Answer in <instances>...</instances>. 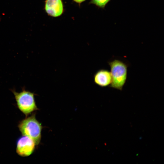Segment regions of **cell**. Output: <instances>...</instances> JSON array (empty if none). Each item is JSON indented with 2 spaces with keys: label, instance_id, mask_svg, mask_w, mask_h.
Returning a JSON list of instances; mask_svg holds the SVG:
<instances>
[{
  "label": "cell",
  "instance_id": "cell-1",
  "mask_svg": "<svg viewBox=\"0 0 164 164\" xmlns=\"http://www.w3.org/2000/svg\"><path fill=\"white\" fill-rule=\"evenodd\" d=\"M35 114L26 117L18 125L19 129L22 135L27 136L34 142L36 145H38L41 139L42 126L37 120Z\"/></svg>",
  "mask_w": 164,
  "mask_h": 164
},
{
  "label": "cell",
  "instance_id": "cell-2",
  "mask_svg": "<svg viewBox=\"0 0 164 164\" xmlns=\"http://www.w3.org/2000/svg\"><path fill=\"white\" fill-rule=\"evenodd\" d=\"M108 63L110 67L112 78L109 87L122 91L127 78V65L118 60H114Z\"/></svg>",
  "mask_w": 164,
  "mask_h": 164
},
{
  "label": "cell",
  "instance_id": "cell-3",
  "mask_svg": "<svg viewBox=\"0 0 164 164\" xmlns=\"http://www.w3.org/2000/svg\"><path fill=\"white\" fill-rule=\"evenodd\" d=\"M17 106L26 117L31 113L38 110L35 100V94L23 88L20 92L12 90Z\"/></svg>",
  "mask_w": 164,
  "mask_h": 164
},
{
  "label": "cell",
  "instance_id": "cell-4",
  "mask_svg": "<svg viewBox=\"0 0 164 164\" xmlns=\"http://www.w3.org/2000/svg\"><path fill=\"white\" fill-rule=\"evenodd\" d=\"M35 145L34 142L31 138L22 135L17 140L16 152L22 157L29 156L34 152Z\"/></svg>",
  "mask_w": 164,
  "mask_h": 164
},
{
  "label": "cell",
  "instance_id": "cell-5",
  "mask_svg": "<svg viewBox=\"0 0 164 164\" xmlns=\"http://www.w3.org/2000/svg\"><path fill=\"white\" fill-rule=\"evenodd\" d=\"M44 9L49 15L54 17L60 16L64 12L62 0H46Z\"/></svg>",
  "mask_w": 164,
  "mask_h": 164
},
{
  "label": "cell",
  "instance_id": "cell-6",
  "mask_svg": "<svg viewBox=\"0 0 164 164\" xmlns=\"http://www.w3.org/2000/svg\"><path fill=\"white\" fill-rule=\"evenodd\" d=\"M94 80L95 84L101 87L109 86L112 80L111 72L107 70L100 69L95 73Z\"/></svg>",
  "mask_w": 164,
  "mask_h": 164
},
{
  "label": "cell",
  "instance_id": "cell-7",
  "mask_svg": "<svg viewBox=\"0 0 164 164\" xmlns=\"http://www.w3.org/2000/svg\"><path fill=\"white\" fill-rule=\"evenodd\" d=\"M111 0H91L89 3L96 5L98 7L104 9L105 6Z\"/></svg>",
  "mask_w": 164,
  "mask_h": 164
},
{
  "label": "cell",
  "instance_id": "cell-8",
  "mask_svg": "<svg viewBox=\"0 0 164 164\" xmlns=\"http://www.w3.org/2000/svg\"><path fill=\"white\" fill-rule=\"evenodd\" d=\"M74 2L78 4H80L86 0H73Z\"/></svg>",
  "mask_w": 164,
  "mask_h": 164
}]
</instances>
